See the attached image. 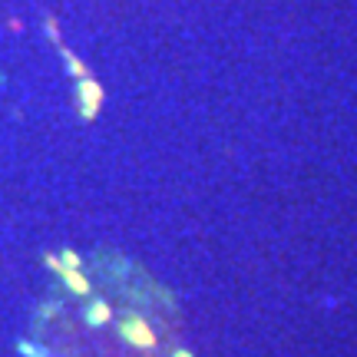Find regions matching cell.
I'll use <instances>...</instances> for the list:
<instances>
[{
    "mask_svg": "<svg viewBox=\"0 0 357 357\" xmlns=\"http://www.w3.org/2000/svg\"><path fill=\"white\" fill-rule=\"evenodd\" d=\"M60 275H63L66 288H70V291H73V294H89V281L83 278V275H79L77 268H63Z\"/></svg>",
    "mask_w": 357,
    "mask_h": 357,
    "instance_id": "3",
    "label": "cell"
},
{
    "mask_svg": "<svg viewBox=\"0 0 357 357\" xmlns=\"http://www.w3.org/2000/svg\"><path fill=\"white\" fill-rule=\"evenodd\" d=\"M109 318H113V311H109V305H106V301H93V305L86 307V324H93V328L109 324Z\"/></svg>",
    "mask_w": 357,
    "mask_h": 357,
    "instance_id": "2",
    "label": "cell"
},
{
    "mask_svg": "<svg viewBox=\"0 0 357 357\" xmlns=\"http://www.w3.org/2000/svg\"><path fill=\"white\" fill-rule=\"evenodd\" d=\"M119 337L129 341L132 347H142V351L155 347V331L139 318V314H126V318L119 321Z\"/></svg>",
    "mask_w": 357,
    "mask_h": 357,
    "instance_id": "1",
    "label": "cell"
},
{
    "mask_svg": "<svg viewBox=\"0 0 357 357\" xmlns=\"http://www.w3.org/2000/svg\"><path fill=\"white\" fill-rule=\"evenodd\" d=\"M17 351H20V357H50V354H43V347L30 344V341H17Z\"/></svg>",
    "mask_w": 357,
    "mask_h": 357,
    "instance_id": "4",
    "label": "cell"
},
{
    "mask_svg": "<svg viewBox=\"0 0 357 357\" xmlns=\"http://www.w3.org/2000/svg\"><path fill=\"white\" fill-rule=\"evenodd\" d=\"M63 268H79V255H73V252H63Z\"/></svg>",
    "mask_w": 357,
    "mask_h": 357,
    "instance_id": "5",
    "label": "cell"
},
{
    "mask_svg": "<svg viewBox=\"0 0 357 357\" xmlns=\"http://www.w3.org/2000/svg\"><path fill=\"white\" fill-rule=\"evenodd\" d=\"M172 357H195V354H192V351H185V347H178V351H176Z\"/></svg>",
    "mask_w": 357,
    "mask_h": 357,
    "instance_id": "6",
    "label": "cell"
}]
</instances>
